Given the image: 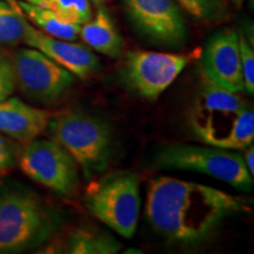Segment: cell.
I'll return each mask as SVG.
<instances>
[{"mask_svg": "<svg viewBox=\"0 0 254 254\" xmlns=\"http://www.w3.org/2000/svg\"><path fill=\"white\" fill-rule=\"evenodd\" d=\"M249 211L246 200L202 184L160 177L150 184L146 215L158 233L182 244L211 236L232 215Z\"/></svg>", "mask_w": 254, "mask_h": 254, "instance_id": "obj_1", "label": "cell"}, {"mask_svg": "<svg viewBox=\"0 0 254 254\" xmlns=\"http://www.w3.org/2000/svg\"><path fill=\"white\" fill-rule=\"evenodd\" d=\"M189 126L206 145L244 150L254 139V112L239 93L218 86L204 75L190 107Z\"/></svg>", "mask_w": 254, "mask_h": 254, "instance_id": "obj_2", "label": "cell"}, {"mask_svg": "<svg viewBox=\"0 0 254 254\" xmlns=\"http://www.w3.org/2000/svg\"><path fill=\"white\" fill-rule=\"evenodd\" d=\"M55 218L39 196L12 190L0 193V253H13L45 241Z\"/></svg>", "mask_w": 254, "mask_h": 254, "instance_id": "obj_3", "label": "cell"}, {"mask_svg": "<svg viewBox=\"0 0 254 254\" xmlns=\"http://www.w3.org/2000/svg\"><path fill=\"white\" fill-rule=\"evenodd\" d=\"M53 140L63 146L85 177L104 171L111 155L112 138L99 119L80 112L55 114L49 126Z\"/></svg>", "mask_w": 254, "mask_h": 254, "instance_id": "obj_4", "label": "cell"}, {"mask_svg": "<svg viewBox=\"0 0 254 254\" xmlns=\"http://www.w3.org/2000/svg\"><path fill=\"white\" fill-rule=\"evenodd\" d=\"M85 204L94 218L123 238L134 236L140 212V184L135 173H116L88 189Z\"/></svg>", "mask_w": 254, "mask_h": 254, "instance_id": "obj_5", "label": "cell"}, {"mask_svg": "<svg viewBox=\"0 0 254 254\" xmlns=\"http://www.w3.org/2000/svg\"><path fill=\"white\" fill-rule=\"evenodd\" d=\"M157 164L164 168L196 171L230 184L240 190H251L253 176L243 155L215 146L171 145L158 154Z\"/></svg>", "mask_w": 254, "mask_h": 254, "instance_id": "obj_6", "label": "cell"}, {"mask_svg": "<svg viewBox=\"0 0 254 254\" xmlns=\"http://www.w3.org/2000/svg\"><path fill=\"white\" fill-rule=\"evenodd\" d=\"M9 62L15 88L36 103H55L74 81L72 73L33 47L18 49Z\"/></svg>", "mask_w": 254, "mask_h": 254, "instance_id": "obj_7", "label": "cell"}, {"mask_svg": "<svg viewBox=\"0 0 254 254\" xmlns=\"http://www.w3.org/2000/svg\"><path fill=\"white\" fill-rule=\"evenodd\" d=\"M19 166L26 177L59 195H71L78 186V165L55 140L34 139L25 145Z\"/></svg>", "mask_w": 254, "mask_h": 254, "instance_id": "obj_8", "label": "cell"}, {"mask_svg": "<svg viewBox=\"0 0 254 254\" xmlns=\"http://www.w3.org/2000/svg\"><path fill=\"white\" fill-rule=\"evenodd\" d=\"M192 59L190 55L135 50L125 57L124 77L129 87L147 100H157Z\"/></svg>", "mask_w": 254, "mask_h": 254, "instance_id": "obj_9", "label": "cell"}, {"mask_svg": "<svg viewBox=\"0 0 254 254\" xmlns=\"http://www.w3.org/2000/svg\"><path fill=\"white\" fill-rule=\"evenodd\" d=\"M126 13L140 33L154 43L180 46L187 25L176 0H124Z\"/></svg>", "mask_w": 254, "mask_h": 254, "instance_id": "obj_10", "label": "cell"}, {"mask_svg": "<svg viewBox=\"0 0 254 254\" xmlns=\"http://www.w3.org/2000/svg\"><path fill=\"white\" fill-rule=\"evenodd\" d=\"M202 73L208 80L228 91L244 90L238 32L225 28L214 33L202 52Z\"/></svg>", "mask_w": 254, "mask_h": 254, "instance_id": "obj_11", "label": "cell"}, {"mask_svg": "<svg viewBox=\"0 0 254 254\" xmlns=\"http://www.w3.org/2000/svg\"><path fill=\"white\" fill-rule=\"evenodd\" d=\"M24 43L49 57L69 73L80 79H87L98 72L99 59L87 46L71 40L58 39L44 33L28 23Z\"/></svg>", "mask_w": 254, "mask_h": 254, "instance_id": "obj_12", "label": "cell"}, {"mask_svg": "<svg viewBox=\"0 0 254 254\" xmlns=\"http://www.w3.org/2000/svg\"><path fill=\"white\" fill-rule=\"evenodd\" d=\"M53 116L11 95L0 101V133L26 145L46 131Z\"/></svg>", "mask_w": 254, "mask_h": 254, "instance_id": "obj_13", "label": "cell"}, {"mask_svg": "<svg viewBox=\"0 0 254 254\" xmlns=\"http://www.w3.org/2000/svg\"><path fill=\"white\" fill-rule=\"evenodd\" d=\"M79 37L88 47L101 55L117 58L123 51V38L112 17L103 5L98 6L94 17L80 25Z\"/></svg>", "mask_w": 254, "mask_h": 254, "instance_id": "obj_14", "label": "cell"}, {"mask_svg": "<svg viewBox=\"0 0 254 254\" xmlns=\"http://www.w3.org/2000/svg\"><path fill=\"white\" fill-rule=\"evenodd\" d=\"M18 6L27 20H30L34 27H37L44 33L58 38V39L71 41L75 40L79 37L80 25L71 24L63 20L51 9L27 1H19Z\"/></svg>", "mask_w": 254, "mask_h": 254, "instance_id": "obj_15", "label": "cell"}, {"mask_svg": "<svg viewBox=\"0 0 254 254\" xmlns=\"http://www.w3.org/2000/svg\"><path fill=\"white\" fill-rule=\"evenodd\" d=\"M65 249L72 254H113L119 252L120 245L107 234L77 228L66 239Z\"/></svg>", "mask_w": 254, "mask_h": 254, "instance_id": "obj_16", "label": "cell"}, {"mask_svg": "<svg viewBox=\"0 0 254 254\" xmlns=\"http://www.w3.org/2000/svg\"><path fill=\"white\" fill-rule=\"evenodd\" d=\"M28 20L18 4L0 0V52L24 43Z\"/></svg>", "mask_w": 254, "mask_h": 254, "instance_id": "obj_17", "label": "cell"}, {"mask_svg": "<svg viewBox=\"0 0 254 254\" xmlns=\"http://www.w3.org/2000/svg\"><path fill=\"white\" fill-rule=\"evenodd\" d=\"M53 11L67 23L82 25L92 18L90 0H36V4Z\"/></svg>", "mask_w": 254, "mask_h": 254, "instance_id": "obj_18", "label": "cell"}, {"mask_svg": "<svg viewBox=\"0 0 254 254\" xmlns=\"http://www.w3.org/2000/svg\"><path fill=\"white\" fill-rule=\"evenodd\" d=\"M180 7L202 21L221 20L227 14L226 0H176Z\"/></svg>", "mask_w": 254, "mask_h": 254, "instance_id": "obj_19", "label": "cell"}, {"mask_svg": "<svg viewBox=\"0 0 254 254\" xmlns=\"http://www.w3.org/2000/svg\"><path fill=\"white\" fill-rule=\"evenodd\" d=\"M241 71H243L244 90L252 95L254 93V52L252 44L249 43L243 32H238Z\"/></svg>", "mask_w": 254, "mask_h": 254, "instance_id": "obj_20", "label": "cell"}, {"mask_svg": "<svg viewBox=\"0 0 254 254\" xmlns=\"http://www.w3.org/2000/svg\"><path fill=\"white\" fill-rule=\"evenodd\" d=\"M15 91L9 57L0 52V101L11 97Z\"/></svg>", "mask_w": 254, "mask_h": 254, "instance_id": "obj_21", "label": "cell"}, {"mask_svg": "<svg viewBox=\"0 0 254 254\" xmlns=\"http://www.w3.org/2000/svg\"><path fill=\"white\" fill-rule=\"evenodd\" d=\"M17 163V150L7 139L0 136V171L12 168Z\"/></svg>", "mask_w": 254, "mask_h": 254, "instance_id": "obj_22", "label": "cell"}, {"mask_svg": "<svg viewBox=\"0 0 254 254\" xmlns=\"http://www.w3.org/2000/svg\"><path fill=\"white\" fill-rule=\"evenodd\" d=\"M246 154L244 155V160H245V165L249 170V172L251 173V176H254V163H253V158H254V147L253 145L251 144L249 147H246Z\"/></svg>", "mask_w": 254, "mask_h": 254, "instance_id": "obj_23", "label": "cell"}, {"mask_svg": "<svg viewBox=\"0 0 254 254\" xmlns=\"http://www.w3.org/2000/svg\"><path fill=\"white\" fill-rule=\"evenodd\" d=\"M107 1H109V0H91V2H93V4L97 5V6L104 5L105 2H107Z\"/></svg>", "mask_w": 254, "mask_h": 254, "instance_id": "obj_24", "label": "cell"}, {"mask_svg": "<svg viewBox=\"0 0 254 254\" xmlns=\"http://www.w3.org/2000/svg\"><path fill=\"white\" fill-rule=\"evenodd\" d=\"M5 1H7V2H9V4H13V5H17L18 2L15 1V0H5Z\"/></svg>", "mask_w": 254, "mask_h": 254, "instance_id": "obj_25", "label": "cell"}, {"mask_svg": "<svg viewBox=\"0 0 254 254\" xmlns=\"http://www.w3.org/2000/svg\"><path fill=\"white\" fill-rule=\"evenodd\" d=\"M24 1L31 2V4H36V0H24Z\"/></svg>", "mask_w": 254, "mask_h": 254, "instance_id": "obj_26", "label": "cell"}, {"mask_svg": "<svg viewBox=\"0 0 254 254\" xmlns=\"http://www.w3.org/2000/svg\"><path fill=\"white\" fill-rule=\"evenodd\" d=\"M234 1H236V2H241V1H243V0H234Z\"/></svg>", "mask_w": 254, "mask_h": 254, "instance_id": "obj_27", "label": "cell"}]
</instances>
